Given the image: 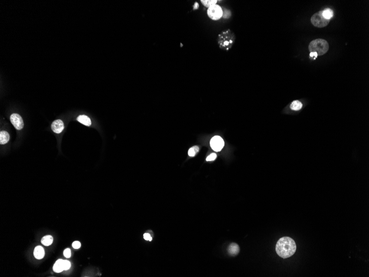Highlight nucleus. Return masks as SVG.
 <instances>
[{"instance_id": "obj_25", "label": "nucleus", "mask_w": 369, "mask_h": 277, "mask_svg": "<svg viewBox=\"0 0 369 277\" xmlns=\"http://www.w3.org/2000/svg\"><path fill=\"white\" fill-rule=\"evenodd\" d=\"M310 56V58H313V59H314V60H315L318 57V54L316 52H311Z\"/></svg>"}, {"instance_id": "obj_23", "label": "nucleus", "mask_w": 369, "mask_h": 277, "mask_svg": "<svg viewBox=\"0 0 369 277\" xmlns=\"http://www.w3.org/2000/svg\"><path fill=\"white\" fill-rule=\"evenodd\" d=\"M81 247V243L78 241H75L72 243V247L75 249H78Z\"/></svg>"}, {"instance_id": "obj_21", "label": "nucleus", "mask_w": 369, "mask_h": 277, "mask_svg": "<svg viewBox=\"0 0 369 277\" xmlns=\"http://www.w3.org/2000/svg\"><path fill=\"white\" fill-rule=\"evenodd\" d=\"M64 270H68L71 267V263L68 261L64 260Z\"/></svg>"}, {"instance_id": "obj_14", "label": "nucleus", "mask_w": 369, "mask_h": 277, "mask_svg": "<svg viewBox=\"0 0 369 277\" xmlns=\"http://www.w3.org/2000/svg\"><path fill=\"white\" fill-rule=\"evenodd\" d=\"M302 107V104L298 100H295L291 104L290 108L294 111H298Z\"/></svg>"}, {"instance_id": "obj_22", "label": "nucleus", "mask_w": 369, "mask_h": 277, "mask_svg": "<svg viewBox=\"0 0 369 277\" xmlns=\"http://www.w3.org/2000/svg\"><path fill=\"white\" fill-rule=\"evenodd\" d=\"M64 255L66 258H70L71 257V251L69 249H66L64 251Z\"/></svg>"}, {"instance_id": "obj_16", "label": "nucleus", "mask_w": 369, "mask_h": 277, "mask_svg": "<svg viewBox=\"0 0 369 277\" xmlns=\"http://www.w3.org/2000/svg\"><path fill=\"white\" fill-rule=\"evenodd\" d=\"M322 14L325 18L330 20V19L333 16V12L332 9L326 8L322 11Z\"/></svg>"}, {"instance_id": "obj_12", "label": "nucleus", "mask_w": 369, "mask_h": 277, "mask_svg": "<svg viewBox=\"0 0 369 277\" xmlns=\"http://www.w3.org/2000/svg\"><path fill=\"white\" fill-rule=\"evenodd\" d=\"M77 120L81 123L87 126H90L91 125V121L90 119L85 115L79 116L77 119Z\"/></svg>"}, {"instance_id": "obj_15", "label": "nucleus", "mask_w": 369, "mask_h": 277, "mask_svg": "<svg viewBox=\"0 0 369 277\" xmlns=\"http://www.w3.org/2000/svg\"><path fill=\"white\" fill-rule=\"evenodd\" d=\"M53 242V238L51 236H50V235H47L43 237L41 240L42 243L43 245H45L46 246H50L51 244H52Z\"/></svg>"}, {"instance_id": "obj_2", "label": "nucleus", "mask_w": 369, "mask_h": 277, "mask_svg": "<svg viewBox=\"0 0 369 277\" xmlns=\"http://www.w3.org/2000/svg\"><path fill=\"white\" fill-rule=\"evenodd\" d=\"M234 33L229 29L221 32L218 35V43L222 49L228 51L230 49L235 42Z\"/></svg>"}, {"instance_id": "obj_18", "label": "nucleus", "mask_w": 369, "mask_h": 277, "mask_svg": "<svg viewBox=\"0 0 369 277\" xmlns=\"http://www.w3.org/2000/svg\"><path fill=\"white\" fill-rule=\"evenodd\" d=\"M222 11H223V14H222L223 18L225 19H229L231 17L232 12L230 10L224 8H222Z\"/></svg>"}, {"instance_id": "obj_3", "label": "nucleus", "mask_w": 369, "mask_h": 277, "mask_svg": "<svg viewBox=\"0 0 369 277\" xmlns=\"http://www.w3.org/2000/svg\"><path fill=\"white\" fill-rule=\"evenodd\" d=\"M308 49L310 52H316L318 56H323L329 50V44L326 40L317 39L310 43Z\"/></svg>"}, {"instance_id": "obj_11", "label": "nucleus", "mask_w": 369, "mask_h": 277, "mask_svg": "<svg viewBox=\"0 0 369 277\" xmlns=\"http://www.w3.org/2000/svg\"><path fill=\"white\" fill-rule=\"evenodd\" d=\"M53 270L57 273H60L64 270V260L58 259L54 265Z\"/></svg>"}, {"instance_id": "obj_9", "label": "nucleus", "mask_w": 369, "mask_h": 277, "mask_svg": "<svg viewBox=\"0 0 369 277\" xmlns=\"http://www.w3.org/2000/svg\"><path fill=\"white\" fill-rule=\"evenodd\" d=\"M228 251L229 253L232 256H237L238 255L240 251V248L238 244L235 243H231L228 248Z\"/></svg>"}, {"instance_id": "obj_13", "label": "nucleus", "mask_w": 369, "mask_h": 277, "mask_svg": "<svg viewBox=\"0 0 369 277\" xmlns=\"http://www.w3.org/2000/svg\"><path fill=\"white\" fill-rule=\"evenodd\" d=\"M9 140V135L6 131H1L0 133V143L5 144L8 143Z\"/></svg>"}, {"instance_id": "obj_5", "label": "nucleus", "mask_w": 369, "mask_h": 277, "mask_svg": "<svg viewBox=\"0 0 369 277\" xmlns=\"http://www.w3.org/2000/svg\"><path fill=\"white\" fill-rule=\"evenodd\" d=\"M222 8L218 5L209 7L207 10L208 16L213 21H217L222 17Z\"/></svg>"}, {"instance_id": "obj_20", "label": "nucleus", "mask_w": 369, "mask_h": 277, "mask_svg": "<svg viewBox=\"0 0 369 277\" xmlns=\"http://www.w3.org/2000/svg\"><path fill=\"white\" fill-rule=\"evenodd\" d=\"M217 158V154L216 153H212L210 154L209 156H208L206 159V161L209 162V161H213L214 159H216Z\"/></svg>"}, {"instance_id": "obj_1", "label": "nucleus", "mask_w": 369, "mask_h": 277, "mask_svg": "<svg viewBox=\"0 0 369 277\" xmlns=\"http://www.w3.org/2000/svg\"><path fill=\"white\" fill-rule=\"evenodd\" d=\"M296 251L295 241L290 237H284L278 240L276 245L277 254L282 258L293 256Z\"/></svg>"}, {"instance_id": "obj_6", "label": "nucleus", "mask_w": 369, "mask_h": 277, "mask_svg": "<svg viewBox=\"0 0 369 277\" xmlns=\"http://www.w3.org/2000/svg\"><path fill=\"white\" fill-rule=\"evenodd\" d=\"M210 144L211 148L216 152H220L223 148L224 142L220 136H214L211 139Z\"/></svg>"}, {"instance_id": "obj_26", "label": "nucleus", "mask_w": 369, "mask_h": 277, "mask_svg": "<svg viewBox=\"0 0 369 277\" xmlns=\"http://www.w3.org/2000/svg\"><path fill=\"white\" fill-rule=\"evenodd\" d=\"M199 7V3L197 2H195V3L193 5V9H198Z\"/></svg>"}, {"instance_id": "obj_17", "label": "nucleus", "mask_w": 369, "mask_h": 277, "mask_svg": "<svg viewBox=\"0 0 369 277\" xmlns=\"http://www.w3.org/2000/svg\"><path fill=\"white\" fill-rule=\"evenodd\" d=\"M201 2L205 7L209 8L214 5H216L217 1V0H201Z\"/></svg>"}, {"instance_id": "obj_10", "label": "nucleus", "mask_w": 369, "mask_h": 277, "mask_svg": "<svg viewBox=\"0 0 369 277\" xmlns=\"http://www.w3.org/2000/svg\"><path fill=\"white\" fill-rule=\"evenodd\" d=\"M45 255L44 249L41 246H36L34 250V256L38 259H42Z\"/></svg>"}, {"instance_id": "obj_8", "label": "nucleus", "mask_w": 369, "mask_h": 277, "mask_svg": "<svg viewBox=\"0 0 369 277\" xmlns=\"http://www.w3.org/2000/svg\"><path fill=\"white\" fill-rule=\"evenodd\" d=\"M51 127L54 132L60 133L64 129V123L60 120H57L52 123Z\"/></svg>"}, {"instance_id": "obj_19", "label": "nucleus", "mask_w": 369, "mask_h": 277, "mask_svg": "<svg viewBox=\"0 0 369 277\" xmlns=\"http://www.w3.org/2000/svg\"><path fill=\"white\" fill-rule=\"evenodd\" d=\"M199 147L194 146V147H192L190 149H189V150L188 152V154H189V156H194L196 155V154L199 152Z\"/></svg>"}, {"instance_id": "obj_24", "label": "nucleus", "mask_w": 369, "mask_h": 277, "mask_svg": "<svg viewBox=\"0 0 369 277\" xmlns=\"http://www.w3.org/2000/svg\"><path fill=\"white\" fill-rule=\"evenodd\" d=\"M144 238L147 240V241H151L152 240V237L150 236V235L149 234H145L143 235Z\"/></svg>"}, {"instance_id": "obj_7", "label": "nucleus", "mask_w": 369, "mask_h": 277, "mask_svg": "<svg viewBox=\"0 0 369 277\" xmlns=\"http://www.w3.org/2000/svg\"><path fill=\"white\" fill-rule=\"evenodd\" d=\"M10 121L14 127L17 130H21L23 128L24 123L21 116L17 114H13L10 117Z\"/></svg>"}, {"instance_id": "obj_4", "label": "nucleus", "mask_w": 369, "mask_h": 277, "mask_svg": "<svg viewBox=\"0 0 369 277\" xmlns=\"http://www.w3.org/2000/svg\"><path fill=\"white\" fill-rule=\"evenodd\" d=\"M311 21L313 25L318 28L326 27L330 21V20H327L323 17L322 11H319L313 14Z\"/></svg>"}]
</instances>
